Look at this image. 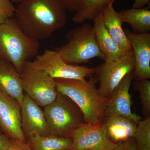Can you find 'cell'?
I'll use <instances>...</instances> for the list:
<instances>
[{"label": "cell", "mask_w": 150, "mask_h": 150, "mask_svg": "<svg viewBox=\"0 0 150 150\" xmlns=\"http://www.w3.org/2000/svg\"><path fill=\"white\" fill-rule=\"evenodd\" d=\"M66 10L59 0H28L15 8V18L25 34L38 41L64 26Z\"/></svg>", "instance_id": "obj_1"}, {"label": "cell", "mask_w": 150, "mask_h": 150, "mask_svg": "<svg viewBox=\"0 0 150 150\" xmlns=\"http://www.w3.org/2000/svg\"><path fill=\"white\" fill-rule=\"evenodd\" d=\"M88 80L55 79L58 92L67 96L79 108L87 123H102L108 98L101 96L96 86L97 81L91 76Z\"/></svg>", "instance_id": "obj_2"}, {"label": "cell", "mask_w": 150, "mask_h": 150, "mask_svg": "<svg viewBox=\"0 0 150 150\" xmlns=\"http://www.w3.org/2000/svg\"><path fill=\"white\" fill-rule=\"evenodd\" d=\"M39 48L38 41L25 34L15 18L0 24V59L10 63L20 74L25 64L38 55Z\"/></svg>", "instance_id": "obj_3"}, {"label": "cell", "mask_w": 150, "mask_h": 150, "mask_svg": "<svg viewBox=\"0 0 150 150\" xmlns=\"http://www.w3.org/2000/svg\"><path fill=\"white\" fill-rule=\"evenodd\" d=\"M50 135L69 137L85 123L79 108L67 96L58 93L56 99L43 108Z\"/></svg>", "instance_id": "obj_4"}, {"label": "cell", "mask_w": 150, "mask_h": 150, "mask_svg": "<svg viewBox=\"0 0 150 150\" xmlns=\"http://www.w3.org/2000/svg\"><path fill=\"white\" fill-rule=\"evenodd\" d=\"M66 36L68 43L54 50L67 63L77 65L89 63L91 59L94 58L104 60L91 25L85 23L82 26L70 30Z\"/></svg>", "instance_id": "obj_5"}, {"label": "cell", "mask_w": 150, "mask_h": 150, "mask_svg": "<svg viewBox=\"0 0 150 150\" xmlns=\"http://www.w3.org/2000/svg\"><path fill=\"white\" fill-rule=\"evenodd\" d=\"M23 91L40 107H44L56 99L58 94L55 79L26 62L20 73Z\"/></svg>", "instance_id": "obj_6"}, {"label": "cell", "mask_w": 150, "mask_h": 150, "mask_svg": "<svg viewBox=\"0 0 150 150\" xmlns=\"http://www.w3.org/2000/svg\"><path fill=\"white\" fill-rule=\"evenodd\" d=\"M36 69L43 71L54 79L84 80L94 74L95 68L70 64L65 62L55 50L46 49L31 62Z\"/></svg>", "instance_id": "obj_7"}, {"label": "cell", "mask_w": 150, "mask_h": 150, "mask_svg": "<svg viewBox=\"0 0 150 150\" xmlns=\"http://www.w3.org/2000/svg\"><path fill=\"white\" fill-rule=\"evenodd\" d=\"M135 67L134 52L126 54L115 61L105 62L95 68L94 77L99 83L98 93L109 98L114 89L125 76L134 71Z\"/></svg>", "instance_id": "obj_8"}, {"label": "cell", "mask_w": 150, "mask_h": 150, "mask_svg": "<svg viewBox=\"0 0 150 150\" xmlns=\"http://www.w3.org/2000/svg\"><path fill=\"white\" fill-rule=\"evenodd\" d=\"M102 123H85L75 129L70 135L73 140L70 150L112 149L117 144L109 139Z\"/></svg>", "instance_id": "obj_9"}, {"label": "cell", "mask_w": 150, "mask_h": 150, "mask_svg": "<svg viewBox=\"0 0 150 150\" xmlns=\"http://www.w3.org/2000/svg\"><path fill=\"white\" fill-rule=\"evenodd\" d=\"M0 128L10 139L27 143L21 129V105L0 91Z\"/></svg>", "instance_id": "obj_10"}, {"label": "cell", "mask_w": 150, "mask_h": 150, "mask_svg": "<svg viewBox=\"0 0 150 150\" xmlns=\"http://www.w3.org/2000/svg\"><path fill=\"white\" fill-rule=\"evenodd\" d=\"M134 71L128 74L112 91L105 106V118L113 115L125 116L137 124L143 118L131 111V96L129 93Z\"/></svg>", "instance_id": "obj_11"}, {"label": "cell", "mask_w": 150, "mask_h": 150, "mask_svg": "<svg viewBox=\"0 0 150 150\" xmlns=\"http://www.w3.org/2000/svg\"><path fill=\"white\" fill-rule=\"evenodd\" d=\"M21 129L27 141L50 135L43 110L26 93L21 104Z\"/></svg>", "instance_id": "obj_12"}, {"label": "cell", "mask_w": 150, "mask_h": 150, "mask_svg": "<svg viewBox=\"0 0 150 150\" xmlns=\"http://www.w3.org/2000/svg\"><path fill=\"white\" fill-rule=\"evenodd\" d=\"M134 51L135 67L134 79H150V33L138 34L125 31Z\"/></svg>", "instance_id": "obj_13"}, {"label": "cell", "mask_w": 150, "mask_h": 150, "mask_svg": "<svg viewBox=\"0 0 150 150\" xmlns=\"http://www.w3.org/2000/svg\"><path fill=\"white\" fill-rule=\"evenodd\" d=\"M93 27L97 43L104 57L105 62L115 61L126 54L111 36L103 22V12L94 19Z\"/></svg>", "instance_id": "obj_14"}, {"label": "cell", "mask_w": 150, "mask_h": 150, "mask_svg": "<svg viewBox=\"0 0 150 150\" xmlns=\"http://www.w3.org/2000/svg\"><path fill=\"white\" fill-rule=\"evenodd\" d=\"M102 124L108 139L115 144L134 138L137 126L132 119L119 115L105 118Z\"/></svg>", "instance_id": "obj_15"}, {"label": "cell", "mask_w": 150, "mask_h": 150, "mask_svg": "<svg viewBox=\"0 0 150 150\" xmlns=\"http://www.w3.org/2000/svg\"><path fill=\"white\" fill-rule=\"evenodd\" d=\"M0 91L21 104L24 91L20 74L9 62L0 59Z\"/></svg>", "instance_id": "obj_16"}, {"label": "cell", "mask_w": 150, "mask_h": 150, "mask_svg": "<svg viewBox=\"0 0 150 150\" xmlns=\"http://www.w3.org/2000/svg\"><path fill=\"white\" fill-rule=\"evenodd\" d=\"M103 22L108 33L121 46L126 54L133 53V49L125 31L122 28V22L118 12L113 8V3H110L103 11Z\"/></svg>", "instance_id": "obj_17"}, {"label": "cell", "mask_w": 150, "mask_h": 150, "mask_svg": "<svg viewBox=\"0 0 150 150\" xmlns=\"http://www.w3.org/2000/svg\"><path fill=\"white\" fill-rule=\"evenodd\" d=\"M122 22L131 25L135 33L143 34L150 31V11L132 8L118 12Z\"/></svg>", "instance_id": "obj_18"}, {"label": "cell", "mask_w": 150, "mask_h": 150, "mask_svg": "<svg viewBox=\"0 0 150 150\" xmlns=\"http://www.w3.org/2000/svg\"><path fill=\"white\" fill-rule=\"evenodd\" d=\"M72 143L71 137H60L51 135L35 136L27 140L32 150H70Z\"/></svg>", "instance_id": "obj_19"}, {"label": "cell", "mask_w": 150, "mask_h": 150, "mask_svg": "<svg viewBox=\"0 0 150 150\" xmlns=\"http://www.w3.org/2000/svg\"><path fill=\"white\" fill-rule=\"evenodd\" d=\"M116 0H81L77 10L73 16L72 21L80 24L86 20H93L103 12L110 3Z\"/></svg>", "instance_id": "obj_20"}, {"label": "cell", "mask_w": 150, "mask_h": 150, "mask_svg": "<svg viewBox=\"0 0 150 150\" xmlns=\"http://www.w3.org/2000/svg\"><path fill=\"white\" fill-rule=\"evenodd\" d=\"M134 138L137 150H150V117L138 123Z\"/></svg>", "instance_id": "obj_21"}, {"label": "cell", "mask_w": 150, "mask_h": 150, "mask_svg": "<svg viewBox=\"0 0 150 150\" xmlns=\"http://www.w3.org/2000/svg\"><path fill=\"white\" fill-rule=\"evenodd\" d=\"M134 86L139 93L143 115L146 118L150 117V81L148 79L137 81Z\"/></svg>", "instance_id": "obj_22"}, {"label": "cell", "mask_w": 150, "mask_h": 150, "mask_svg": "<svg viewBox=\"0 0 150 150\" xmlns=\"http://www.w3.org/2000/svg\"><path fill=\"white\" fill-rule=\"evenodd\" d=\"M15 8L11 0H0V24L14 17Z\"/></svg>", "instance_id": "obj_23"}, {"label": "cell", "mask_w": 150, "mask_h": 150, "mask_svg": "<svg viewBox=\"0 0 150 150\" xmlns=\"http://www.w3.org/2000/svg\"><path fill=\"white\" fill-rule=\"evenodd\" d=\"M112 150H137V145L134 138L121 142Z\"/></svg>", "instance_id": "obj_24"}, {"label": "cell", "mask_w": 150, "mask_h": 150, "mask_svg": "<svg viewBox=\"0 0 150 150\" xmlns=\"http://www.w3.org/2000/svg\"><path fill=\"white\" fill-rule=\"evenodd\" d=\"M6 150H32L27 143L11 139L10 144Z\"/></svg>", "instance_id": "obj_25"}, {"label": "cell", "mask_w": 150, "mask_h": 150, "mask_svg": "<svg viewBox=\"0 0 150 150\" xmlns=\"http://www.w3.org/2000/svg\"><path fill=\"white\" fill-rule=\"evenodd\" d=\"M66 9L72 12H76L80 5L81 0H59Z\"/></svg>", "instance_id": "obj_26"}, {"label": "cell", "mask_w": 150, "mask_h": 150, "mask_svg": "<svg viewBox=\"0 0 150 150\" xmlns=\"http://www.w3.org/2000/svg\"><path fill=\"white\" fill-rule=\"evenodd\" d=\"M11 139L4 134H0V150L7 149L10 144Z\"/></svg>", "instance_id": "obj_27"}, {"label": "cell", "mask_w": 150, "mask_h": 150, "mask_svg": "<svg viewBox=\"0 0 150 150\" xmlns=\"http://www.w3.org/2000/svg\"><path fill=\"white\" fill-rule=\"evenodd\" d=\"M150 0H134L133 8H143L145 6L149 4Z\"/></svg>", "instance_id": "obj_28"}, {"label": "cell", "mask_w": 150, "mask_h": 150, "mask_svg": "<svg viewBox=\"0 0 150 150\" xmlns=\"http://www.w3.org/2000/svg\"><path fill=\"white\" fill-rule=\"evenodd\" d=\"M28 1V0H11V1L12 3H15V4H19L25 1Z\"/></svg>", "instance_id": "obj_29"}, {"label": "cell", "mask_w": 150, "mask_h": 150, "mask_svg": "<svg viewBox=\"0 0 150 150\" xmlns=\"http://www.w3.org/2000/svg\"><path fill=\"white\" fill-rule=\"evenodd\" d=\"M112 149H89L86 150H112Z\"/></svg>", "instance_id": "obj_30"}, {"label": "cell", "mask_w": 150, "mask_h": 150, "mask_svg": "<svg viewBox=\"0 0 150 150\" xmlns=\"http://www.w3.org/2000/svg\"><path fill=\"white\" fill-rule=\"evenodd\" d=\"M3 134L1 130V128H0V134Z\"/></svg>", "instance_id": "obj_31"}]
</instances>
